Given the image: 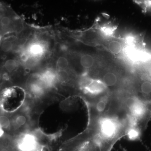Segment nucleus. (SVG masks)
Masks as SVG:
<instances>
[{"label":"nucleus","mask_w":151,"mask_h":151,"mask_svg":"<svg viewBox=\"0 0 151 151\" xmlns=\"http://www.w3.org/2000/svg\"><path fill=\"white\" fill-rule=\"evenodd\" d=\"M89 120L84 133L70 142L73 151H99L110 149L132 129L131 119L121 97L111 96L104 108L86 103Z\"/></svg>","instance_id":"f257e3e1"},{"label":"nucleus","mask_w":151,"mask_h":151,"mask_svg":"<svg viewBox=\"0 0 151 151\" xmlns=\"http://www.w3.org/2000/svg\"><path fill=\"white\" fill-rule=\"evenodd\" d=\"M34 26L28 24L8 4L0 2V40L11 35L22 37L30 33Z\"/></svg>","instance_id":"f03ea898"},{"label":"nucleus","mask_w":151,"mask_h":151,"mask_svg":"<svg viewBox=\"0 0 151 151\" xmlns=\"http://www.w3.org/2000/svg\"><path fill=\"white\" fill-rule=\"evenodd\" d=\"M101 80L108 88L115 86L118 83V78L115 73L108 72L103 76Z\"/></svg>","instance_id":"7ed1b4c3"},{"label":"nucleus","mask_w":151,"mask_h":151,"mask_svg":"<svg viewBox=\"0 0 151 151\" xmlns=\"http://www.w3.org/2000/svg\"><path fill=\"white\" fill-rule=\"evenodd\" d=\"M79 63L84 69H89L94 65V58L91 55L84 54L81 55L79 59Z\"/></svg>","instance_id":"20e7f679"},{"label":"nucleus","mask_w":151,"mask_h":151,"mask_svg":"<svg viewBox=\"0 0 151 151\" xmlns=\"http://www.w3.org/2000/svg\"><path fill=\"white\" fill-rule=\"evenodd\" d=\"M55 71L56 80L58 82L65 84L69 81L70 75L68 70H55Z\"/></svg>","instance_id":"39448f33"},{"label":"nucleus","mask_w":151,"mask_h":151,"mask_svg":"<svg viewBox=\"0 0 151 151\" xmlns=\"http://www.w3.org/2000/svg\"><path fill=\"white\" fill-rule=\"evenodd\" d=\"M108 48L111 53L118 54L122 51V46L118 41L112 40L108 44Z\"/></svg>","instance_id":"423d86ee"},{"label":"nucleus","mask_w":151,"mask_h":151,"mask_svg":"<svg viewBox=\"0 0 151 151\" xmlns=\"http://www.w3.org/2000/svg\"><path fill=\"white\" fill-rule=\"evenodd\" d=\"M11 122L8 117L4 115L0 116V127L7 129L10 126Z\"/></svg>","instance_id":"0eeeda50"},{"label":"nucleus","mask_w":151,"mask_h":151,"mask_svg":"<svg viewBox=\"0 0 151 151\" xmlns=\"http://www.w3.org/2000/svg\"><path fill=\"white\" fill-rule=\"evenodd\" d=\"M114 28L110 27H104L101 28V31L105 35L111 36L114 32Z\"/></svg>","instance_id":"6e6552de"},{"label":"nucleus","mask_w":151,"mask_h":151,"mask_svg":"<svg viewBox=\"0 0 151 151\" xmlns=\"http://www.w3.org/2000/svg\"><path fill=\"white\" fill-rule=\"evenodd\" d=\"M27 119L24 116L20 115L17 117L16 119V123L19 126H23L26 122Z\"/></svg>","instance_id":"1a4fd4ad"},{"label":"nucleus","mask_w":151,"mask_h":151,"mask_svg":"<svg viewBox=\"0 0 151 151\" xmlns=\"http://www.w3.org/2000/svg\"><path fill=\"white\" fill-rule=\"evenodd\" d=\"M142 4L144 6L145 9L151 11V1H145L142 2Z\"/></svg>","instance_id":"9d476101"}]
</instances>
